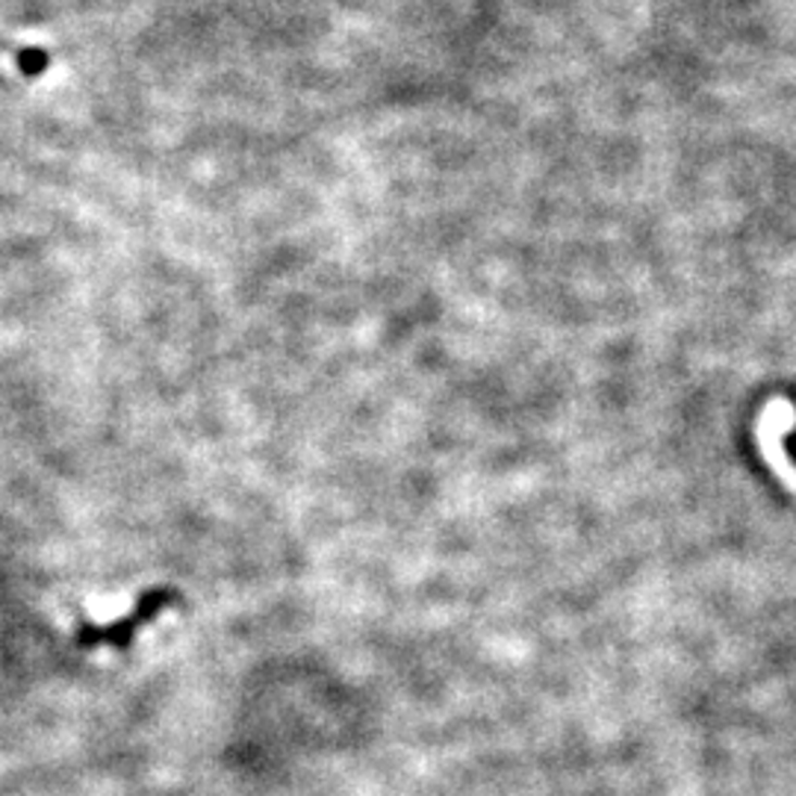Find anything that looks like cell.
<instances>
[{
    "label": "cell",
    "mask_w": 796,
    "mask_h": 796,
    "mask_svg": "<svg viewBox=\"0 0 796 796\" xmlns=\"http://www.w3.org/2000/svg\"><path fill=\"white\" fill-rule=\"evenodd\" d=\"M15 65H18V72L24 77H39V74L48 72L51 57H48V51H41V48H24V51L15 53Z\"/></svg>",
    "instance_id": "cell-2"
},
{
    "label": "cell",
    "mask_w": 796,
    "mask_h": 796,
    "mask_svg": "<svg viewBox=\"0 0 796 796\" xmlns=\"http://www.w3.org/2000/svg\"><path fill=\"white\" fill-rule=\"evenodd\" d=\"M177 605H184V596L174 590V587H151V590H145L136 599L130 613H124L122 620H115V623H83L74 632V644L80 646V649L113 646V649L124 652V649H130L136 634L142 632L145 625L157 620L169 608H177Z\"/></svg>",
    "instance_id": "cell-1"
}]
</instances>
